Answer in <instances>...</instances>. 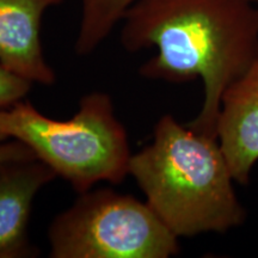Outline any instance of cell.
<instances>
[{"instance_id":"6da1fadb","label":"cell","mask_w":258,"mask_h":258,"mask_svg":"<svg viewBox=\"0 0 258 258\" xmlns=\"http://www.w3.org/2000/svg\"><path fill=\"white\" fill-rule=\"evenodd\" d=\"M131 53L154 47L139 73L188 83L200 78L205 98L194 131L217 139L222 93L258 57V5L250 0H138L122 19Z\"/></svg>"},{"instance_id":"7a4b0ae2","label":"cell","mask_w":258,"mask_h":258,"mask_svg":"<svg viewBox=\"0 0 258 258\" xmlns=\"http://www.w3.org/2000/svg\"><path fill=\"white\" fill-rule=\"evenodd\" d=\"M129 175L177 238L225 233L246 218L218 139L180 124L172 115L161 116L152 143L132 154Z\"/></svg>"},{"instance_id":"3957f363","label":"cell","mask_w":258,"mask_h":258,"mask_svg":"<svg viewBox=\"0 0 258 258\" xmlns=\"http://www.w3.org/2000/svg\"><path fill=\"white\" fill-rule=\"evenodd\" d=\"M8 140L27 145L79 194L101 182L120 184L129 175L127 132L108 93L84 96L69 120L48 117L25 98L0 109V143Z\"/></svg>"},{"instance_id":"277c9868","label":"cell","mask_w":258,"mask_h":258,"mask_svg":"<svg viewBox=\"0 0 258 258\" xmlns=\"http://www.w3.org/2000/svg\"><path fill=\"white\" fill-rule=\"evenodd\" d=\"M53 258H169L178 238L146 202L109 188L90 189L51 222Z\"/></svg>"},{"instance_id":"5b68a950","label":"cell","mask_w":258,"mask_h":258,"mask_svg":"<svg viewBox=\"0 0 258 258\" xmlns=\"http://www.w3.org/2000/svg\"><path fill=\"white\" fill-rule=\"evenodd\" d=\"M217 139L234 182L247 184L258 161V57L222 93Z\"/></svg>"},{"instance_id":"8992f818","label":"cell","mask_w":258,"mask_h":258,"mask_svg":"<svg viewBox=\"0 0 258 258\" xmlns=\"http://www.w3.org/2000/svg\"><path fill=\"white\" fill-rule=\"evenodd\" d=\"M63 0H0V63L31 84L56 82L41 42L42 18Z\"/></svg>"},{"instance_id":"52a82bcc","label":"cell","mask_w":258,"mask_h":258,"mask_svg":"<svg viewBox=\"0 0 258 258\" xmlns=\"http://www.w3.org/2000/svg\"><path fill=\"white\" fill-rule=\"evenodd\" d=\"M56 177L37 158L0 165V258L36 256L28 235L32 202Z\"/></svg>"},{"instance_id":"ba28073f","label":"cell","mask_w":258,"mask_h":258,"mask_svg":"<svg viewBox=\"0 0 258 258\" xmlns=\"http://www.w3.org/2000/svg\"><path fill=\"white\" fill-rule=\"evenodd\" d=\"M135 2L138 0H80L82 18L76 53L82 56L93 53L122 22Z\"/></svg>"},{"instance_id":"9c48e42d","label":"cell","mask_w":258,"mask_h":258,"mask_svg":"<svg viewBox=\"0 0 258 258\" xmlns=\"http://www.w3.org/2000/svg\"><path fill=\"white\" fill-rule=\"evenodd\" d=\"M32 84L0 63V109L11 106L25 98Z\"/></svg>"},{"instance_id":"30bf717a","label":"cell","mask_w":258,"mask_h":258,"mask_svg":"<svg viewBox=\"0 0 258 258\" xmlns=\"http://www.w3.org/2000/svg\"><path fill=\"white\" fill-rule=\"evenodd\" d=\"M35 154L27 145L17 140H8L0 143V165L9 161L34 159Z\"/></svg>"},{"instance_id":"8fae6325","label":"cell","mask_w":258,"mask_h":258,"mask_svg":"<svg viewBox=\"0 0 258 258\" xmlns=\"http://www.w3.org/2000/svg\"><path fill=\"white\" fill-rule=\"evenodd\" d=\"M250 2H252V3H257V4H258V0H250Z\"/></svg>"}]
</instances>
